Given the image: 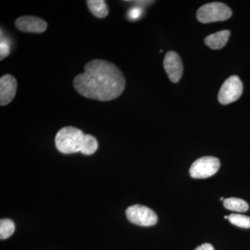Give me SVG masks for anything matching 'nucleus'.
Instances as JSON below:
<instances>
[{
    "mask_svg": "<svg viewBox=\"0 0 250 250\" xmlns=\"http://www.w3.org/2000/svg\"><path fill=\"white\" fill-rule=\"evenodd\" d=\"M74 88L82 96L99 101H110L123 93L125 79L114 64L95 59L87 62L84 72L74 79Z\"/></svg>",
    "mask_w": 250,
    "mask_h": 250,
    "instance_id": "obj_1",
    "label": "nucleus"
},
{
    "mask_svg": "<svg viewBox=\"0 0 250 250\" xmlns=\"http://www.w3.org/2000/svg\"><path fill=\"white\" fill-rule=\"evenodd\" d=\"M84 136L82 130L74 126H65L59 130L56 135V147L63 154L80 152Z\"/></svg>",
    "mask_w": 250,
    "mask_h": 250,
    "instance_id": "obj_2",
    "label": "nucleus"
},
{
    "mask_svg": "<svg viewBox=\"0 0 250 250\" xmlns=\"http://www.w3.org/2000/svg\"><path fill=\"white\" fill-rule=\"evenodd\" d=\"M232 11L228 5L221 2L205 4L197 10V18L200 22L210 23L226 21L231 17Z\"/></svg>",
    "mask_w": 250,
    "mask_h": 250,
    "instance_id": "obj_3",
    "label": "nucleus"
},
{
    "mask_svg": "<svg viewBox=\"0 0 250 250\" xmlns=\"http://www.w3.org/2000/svg\"><path fill=\"white\" fill-rule=\"evenodd\" d=\"M220 167L218 158L204 156L197 159L190 167V176L194 179H205L214 175Z\"/></svg>",
    "mask_w": 250,
    "mask_h": 250,
    "instance_id": "obj_4",
    "label": "nucleus"
},
{
    "mask_svg": "<svg viewBox=\"0 0 250 250\" xmlns=\"http://www.w3.org/2000/svg\"><path fill=\"white\" fill-rule=\"evenodd\" d=\"M126 218L131 223L140 226H153L156 225L158 221V217L155 212L146 206H131L126 210Z\"/></svg>",
    "mask_w": 250,
    "mask_h": 250,
    "instance_id": "obj_5",
    "label": "nucleus"
},
{
    "mask_svg": "<svg viewBox=\"0 0 250 250\" xmlns=\"http://www.w3.org/2000/svg\"><path fill=\"white\" fill-rule=\"evenodd\" d=\"M243 90V83L239 77L236 75L229 77L219 91L218 101L225 105L234 103L241 98Z\"/></svg>",
    "mask_w": 250,
    "mask_h": 250,
    "instance_id": "obj_6",
    "label": "nucleus"
},
{
    "mask_svg": "<svg viewBox=\"0 0 250 250\" xmlns=\"http://www.w3.org/2000/svg\"><path fill=\"white\" fill-rule=\"evenodd\" d=\"M164 66L171 82H179L183 74V65L179 54L173 51L167 52L164 58Z\"/></svg>",
    "mask_w": 250,
    "mask_h": 250,
    "instance_id": "obj_7",
    "label": "nucleus"
},
{
    "mask_svg": "<svg viewBox=\"0 0 250 250\" xmlns=\"http://www.w3.org/2000/svg\"><path fill=\"white\" fill-rule=\"evenodd\" d=\"M15 26L18 30L26 33L45 32L47 28V22L40 18L25 16L18 18L15 22Z\"/></svg>",
    "mask_w": 250,
    "mask_h": 250,
    "instance_id": "obj_8",
    "label": "nucleus"
},
{
    "mask_svg": "<svg viewBox=\"0 0 250 250\" xmlns=\"http://www.w3.org/2000/svg\"><path fill=\"white\" fill-rule=\"evenodd\" d=\"M17 81L11 75H4L0 78V104H9L16 96Z\"/></svg>",
    "mask_w": 250,
    "mask_h": 250,
    "instance_id": "obj_9",
    "label": "nucleus"
},
{
    "mask_svg": "<svg viewBox=\"0 0 250 250\" xmlns=\"http://www.w3.org/2000/svg\"><path fill=\"white\" fill-rule=\"evenodd\" d=\"M230 36V31L223 30L210 34L205 39L206 45L210 49H220L226 45Z\"/></svg>",
    "mask_w": 250,
    "mask_h": 250,
    "instance_id": "obj_10",
    "label": "nucleus"
},
{
    "mask_svg": "<svg viewBox=\"0 0 250 250\" xmlns=\"http://www.w3.org/2000/svg\"><path fill=\"white\" fill-rule=\"evenodd\" d=\"M86 4L88 9L95 17L104 18L108 16V6L104 0H88Z\"/></svg>",
    "mask_w": 250,
    "mask_h": 250,
    "instance_id": "obj_11",
    "label": "nucleus"
},
{
    "mask_svg": "<svg viewBox=\"0 0 250 250\" xmlns=\"http://www.w3.org/2000/svg\"><path fill=\"white\" fill-rule=\"evenodd\" d=\"M224 207L227 209L233 210L236 212H246L249 209V205L248 202L242 199L236 198V197H229L225 199L223 201Z\"/></svg>",
    "mask_w": 250,
    "mask_h": 250,
    "instance_id": "obj_12",
    "label": "nucleus"
},
{
    "mask_svg": "<svg viewBox=\"0 0 250 250\" xmlns=\"http://www.w3.org/2000/svg\"><path fill=\"white\" fill-rule=\"evenodd\" d=\"M98 148V142L97 139L91 135H85L80 152L85 155H91L96 152Z\"/></svg>",
    "mask_w": 250,
    "mask_h": 250,
    "instance_id": "obj_13",
    "label": "nucleus"
},
{
    "mask_svg": "<svg viewBox=\"0 0 250 250\" xmlns=\"http://www.w3.org/2000/svg\"><path fill=\"white\" fill-rule=\"evenodd\" d=\"M15 225L12 220L9 219H1L0 221V238L6 239L14 233Z\"/></svg>",
    "mask_w": 250,
    "mask_h": 250,
    "instance_id": "obj_14",
    "label": "nucleus"
},
{
    "mask_svg": "<svg viewBox=\"0 0 250 250\" xmlns=\"http://www.w3.org/2000/svg\"><path fill=\"white\" fill-rule=\"evenodd\" d=\"M230 223L239 228H250V218L246 215L241 214H230L228 216Z\"/></svg>",
    "mask_w": 250,
    "mask_h": 250,
    "instance_id": "obj_15",
    "label": "nucleus"
},
{
    "mask_svg": "<svg viewBox=\"0 0 250 250\" xmlns=\"http://www.w3.org/2000/svg\"><path fill=\"white\" fill-rule=\"evenodd\" d=\"M10 54V46L9 42H6L3 37H1V42H0V59H3L7 57Z\"/></svg>",
    "mask_w": 250,
    "mask_h": 250,
    "instance_id": "obj_16",
    "label": "nucleus"
},
{
    "mask_svg": "<svg viewBox=\"0 0 250 250\" xmlns=\"http://www.w3.org/2000/svg\"><path fill=\"white\" fill-rule=\"evenodd\" d=\"M142 8L136 6V7L131 8L128 11L127 16L130 21H136L139 20L142 16Z\"/></svg>",
    "mask_w": 250,
    "mask_h": 250,
    "instance_id": "obj_17",
    "label": "nucleus"
},
{
    "mask_svg": "<svg viewBox=\"0 0 250 250\" xmlns=\"http://www.w3.org/2000/svg\"><path fill=\"white\" fill-rule=\"evenodd\" d=\"M195 250H215V249L210 243H204L201 246L197 247Z\"/></svg>",
    "mask_w": 250,
    "mask_h": 250,
    "instance_id": "obj_18",
    "label": "nucleus"
},
{
    "mask_svg": "<svg viewBox=\"0 0 250 250\" xmlns=\"http://www.w3.org/2000/svg\"><path fill=\"white\" fill-rule=\"evenodd\" d=\"M220 200H221V201H224V200H225V199H224V197H220Z\"/></svg>",
    "mask_w": 250,
    "mask_h": 250,
    "instance_id": "obj_19",
    "label": "nucleus"
},
{
    "mask_svg": "<svg viewBox=\"0 0 250 250\" xmlns=\"http://www.w3.org/2000/svg\"><path fill=\"white\" fill-rule=\"evenodd\" d=\"M225 219H228V216H226V215H225Z\"/></svg>",
    "mask_w": 250,
    "mask_h": 250,
    "instance_id": "obj_20",
    "label": "nucleus"
}]
</instances>
